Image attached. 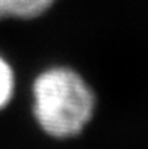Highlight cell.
Segmentation results:
<instances>
[{
	"label": "cell",
	"instance_id": "obj_1",
	"mask_svg": "<svg viewBox=\"0 0 148 149\" xmlns=\"http://www.w3.org/2000/svg\"><path fill=\"white\" fill-rule=\"evenodd\" d=\"M94 109V92L74 69L53 66L35 78L33 115L47 134L56 139L80 134Z\"/></svg>",
	"mask_w": 148,
	"mask_h": 149
},
{
	"label": "cell",
	"instance_id": "obj_2",
	"mask_svg": "<svg viewBox=\"0 0 148 149\" xmlns=\"http://www.w3.org/2000/svg\"><path fill=\"white\" fill-rule=\"evenodd\" d=\"M56 0H0V20H30L47 12Z\"/></svg>",
	"mask_w": 148,
	"mask_h": 149
},
{
	"label": "cell",
	"instance_id": "obj_3",
	"mask_svg": "<svg viewBox=\"0 0 148 149\" xmlns=\"http://www.w3.org/2000/svg\"><path fill=\"white\" fill-rule=\"evenodd\" d=\"M15 77L14 69L5 57L0 56V109L8 106L14 95Z\"/></svg>",
	"mask_w": 148,
	"mask_h": 149
}]
</instances>
